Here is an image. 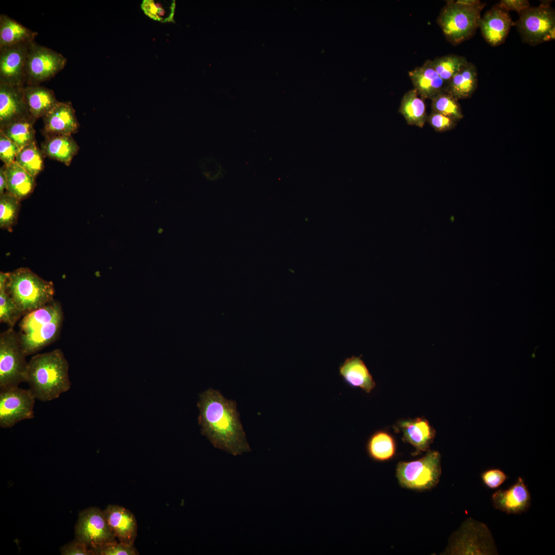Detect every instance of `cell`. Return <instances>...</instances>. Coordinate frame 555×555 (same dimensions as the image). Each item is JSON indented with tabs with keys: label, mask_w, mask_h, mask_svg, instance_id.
<instances>
[{
	"label": "cell",
	"mask_w": 555,
	"mask_h": 555,
	"mask_svg": "<svg viewBox=\"0 0 555 555\" xmlns=\"http://www.w3.org/2000/svg\"><path fill=\"white\" fill-rule=\"evenodd\" d=\"M20 149L0 131V159L8 165L15 162Z\"/></svg>",
	"instance_id": "obj_37"
},
{
	"label": "cell",
	"mask_w": 555,
	"mask_h": 555,
	"mask_svg": "<svg viewBox=\"0 0 555 555\" xmlns=\"http://www.w3.org/2000/svg\"><path fill=\"white\" fill-rule=\"evenodd\" d=\"M5 288L24 316L54 300L53 283L41 278L28 268L9 272Z\"/></svg>",
	"instance_id": "obj_4"
},
{
	"label": "cell",
	"mask_w": 555,
	"mask_h": 555,
	"mask_svg": "<svg viewBox=\"0 0 555 555\" xmlns=\"http://www.w3.org/2000/svg\"><path fill=\"white\" fill-rule=\"evenodd\" d=\"M64 319L62 305L55 300L23 317L18 333L25 355H33L59 337Z\"/></svg>",
	"instance_id": "obj_3"
},
{
	"label": "cell",
	"mask_w": 555,
	"mask_h": 555,
	"mask_svg": "<svg viewBox=\"0 0 555 555\" xmlns=\"http://www.w3.org/2000/svg\"><path fill=\"white\" fill-rule=\"evenodd\" d=\"M5 288L6 286H0V321L9 328H13L24 315Z\"/></svg>",
	"instance_id": "obj_35"
},
{
	"label": "cell",
	"mask_w": 555,
	"mask_h": 555,
	"mask_svg": "<svg viewBox=\"0 0 555 555\" xmlns=\"http://www.w3.org/2000/svg\"><path fill=\"white\" fill-rule=\"evenodd\" d=\"M7 192L20 200L27 198L33 191L35 178L16 162L6 165Z\"/></svg>",
	"instance_id": "obj_26"
},
{
	"label": "cell",
	"mask_w": 555,
	"mask_h": 555,
	"mask_svg": "<svg viewBox=\"0 0 555 555\" xmlns=\"http://www.w3.org/2000/svg\"><path fill=\"white\" fill-rule=\"evenodd\" d=\"M456 1L460 4L469 6H476L482 4V2L478 0H457Z\"/></svg>",
	"instance_id": "obj_43"
},
{
	"label": "cell",
	"mask_w": 555,
	"mask_h": 555,
	"mask_svg": "<svg viewBox=\"0 0 555 555\" xmlns=\"http://www.w3.org/2000/svg\"><path fill=\"white\" fill-rule=\"evenodd\" d=\"M414 89L423 99H432L446 90L447 83L433 68L431 60L409 71Z\"/></svg>",
	"instance_id": "obj_19"
},
{
	"label": "cell",
	"mask_w": 555,
	"mask_h": 555,
	"mask_svg": "<svg viewBox=\"0 0 555 555\" xmlns=\"http://www.w3.org/2000/svg\"><path fill=\"white\" fill-rule=\"evenodd\" d=\"M555 39V26L552 27L548 31L547 35L546 36L544 42L553 40Z\"/></svg>",
	"instance_id": "obj_44"
},
{
	"label": "cell",
	"mask_w": 555,
	"mask_h": 555,
	"mask_svg": "<svg viewBox=\"0 0 555 555\" xmlns=\"http://www.w3.org/2000/svg\"><path fill=\"white\" fill-rule=\"evenodd\" d=\"M35 399L29 388L17 386L1 390L0 426L9 428L22 420L33 418Z\"/></svg>",
	"instance_id": "obj_12"
},
{
	"label": "cell",
	"mask_w": 555,
	"mask_h": 555,
	"mask_svg": "<svg viewBox=\"0 0 555 555\" xmlns=\"http://www.w3.org/2000/svg\"><path fill=\"white\" fill-rule=\"evenodd\" d=\"M38 33L7 15H0V48L34 41Z\"/></svg>",
	"instance_id": "obj_25"
},
{
	"label": "cell",
	"mask_w": 555,
	"mask_h": 555,
	"mask_svg": "<svg viewBox=\"0 0 555 555\" xmlns=\"http://www.w3.org/2000/svg\"><path fill=\"white\" fill-rule=\"evenodd\" d=\"M32 42L0 48V83L15 87L25 86V65Z\"/></svg>",
	"instance_id": "obj_13"
},
{
	"label": "cell",
	"mask_w": 555,
	"mask_h": 555,
	"mask_svg": "<svg viewBox=\"0 0 555 555\" xmlns=\"http://www.w3.org/2000/svg\"><path fill=\"white\" fill-rule=\"evenodd\" d=\"M103 511L118 541L134 544L138 529L135 515L127 509L118 505H109Z\"/></svg>",
	"instance_id": "obj_18"
},
{
	"label": "cell",
	"mask_w": 555,
	"mask_h": 555,
	"mask_svg": "<svg viewBox=\"0 0 555 555\" xmlns=\"http://www.w3.org/2000/svg\"><path fill=\"white\" fill-rule=\"evenodd\" d=\"M516 22L522 41L530 45L544 42L549 30L555 26V12L550 3L529 7L519 14Z\"/></svg>",
	"instance_id": "obj_11"
},
{
	"label": "cell",
	"mask_w": 555,
	"mask_h": 555,
	"mask_svg": "<svg viewBox=\"0 0 555 555\" xmlns=\"http://www.w3.org/2000/svg\"><path fill=\"white\" fill-rule=\"evenodd\" d=\"M432 65L447 84L450 79L469 62L460 55L449 54L431 60Z\"/></svg>",
	"instance_id": "obj_31"
},
{
	"label": "cell",
	"mask_w": 555,
	"mask_h": 555,
	"mask_svg": "<svg viewBox=\"0 0 555 555\" xmlns=\"http://www.w3.org/2000/svg\"><path fill=\"white\" fill-rule=\"evenodd\" d=\"M197 406L201 434L215 448L234 456L251 451L235 401L210 388L199 395Z\"/></svg>",
	"instance_id": "obj_1"
},
{
	"label": "cell",
	"mask_w": 555,
	"mask_h": 555,
	"mask_svg": "<svg viewBox=\"0 0 555 555\" xmlns=\"http://www.w3.org/2000/svg\"><path fill=\"white\" fill-rule=\"evenodd\" d=\"M476 66L468 63L448 82L446 91L458 100L470 98L477 86Z\"/></svg>",
	"instance_id": "obj_24"
},
{
	"label": "cell",
	"mask_w": 555,
	"mask_h": 555,
	"mask_svg": "<svg viewBox=\"0 0 555 555\" xmlns=\"http://www.w3.org/2000/svg\"><path fill=\"white\" fill-rule=\"evenodd\" d=\"M36 121L31 118H26L14 121L0 131L21 149L35 141V131L33 124Z\"/></svg>",
	"instance_id": "obj_29"
},
{
	"label": "cell",
	"mask_w": 555,
	"mask_h": 555,
	"mask_svg": "<svg viewBox=\"0 0 555 555\" xmlns=\"http://www.w3.org/2000/svg\"><path fill=\"white\" fill-rule=\"evenodd\" d=\"M496 6L508 12L515 11L520 14L530 7V3L527 0H502Z\"/></svg>",
	"instance_id": "obj_41"
},
{
	"label": "cell",
	"mask_w": 555,
	"mask_h": 555,
	"mask_svg": "<svg viewBox=\"0 0 555 555\" xmlns=\"http://www.w3.org/2000/svg\"><path fill=\"white\" fill-rule=\"evenodd\" d=\"M7 180L6 175V165L0 168V194L7 191Z\"/></svg>",
	"instance_id": "obj_42"
},
{
	"label": "cell",
	"mask_w": 555,
	"mask_h": 555,
	"mask_svg": "<svg viewBox=\"0 0 555 555\" xmlns=\"http://www.w3.org/2000/svg\"><path fill=\"white\" fill-rule=\"evenodd\" d=\"M485 4L469 6L456 1H447L437 18V23L447 40L459 44L473 36L478 27Z\"/></svg>",
	"instance_id": "obj_5"
},
{
	"label": "cell",
	"mask_w": 555,
	"mask_h": 555,
	"mask_svg": "<svg viewBox=\"0 0 555 555\" xmlns=\"http://www.w3.org/2000/svg\"><path fill=\"white\" fill-rule=\"evenodd\" d=\"M397 426L403 440L414 446L417 453L427 450L435 436L434 429L424 418L400 421Z\"/></svg>",
	"instance_id": "obj_21"
},
{
	"label": "cell",
	"mask_w": 555,
	"mask_h": 555,
	"mask_svg": "<svg viewBox=\"0 0 555 555\" xmlns=\"http://www.w3.org/2000/svg\"><path fill=\"white\" fill-rule=\"evenodd\" d=\"M424 100L414 89L404 95L399 111L408 124L420 128L424 126L428 118Z\"/></svg>",
	"instance_id": "obj_27"
},
{
	"label": "cell",
	"mask_w": 555,
	"mask_h": 555,
	"mask_svg": "<svg viewBox=\"0 0 555 555\" xmlns=\"http://www.w3.org/2000/svg\"><path fill=\"white\" fill-rule=\"evenodd\" d=\"M339 374L348 386L360 388L367 394L376 386L361 356H352L345 359L339 367Z\"/></svg>",
	"instance_id": "obj_20"
},
{
	"label": "cell",
	"mask_w": 555,
	"mask_h": 555,
	"mask_svg": "<svg viewBox=\"0 0 555 555\" xmlns=\"http://www.w3.org/2000/svg\"><path fill=\"white\" fill-rule=\"evenodd\" d=\"M60 551L62 555H93L91 549L76 539L62 546Z\"/></svg>",
	"instance_id": "obj_40"
},
{
	"label": "cell",
	"mask_w": 555,
	"mask_h": 555,
	"mask_svg": "<svg viewBox=\"0 0 555 555\" xmlns=\"http://www.w3.org/2000/svg\"><path fill=\"white\" fill-rule=\"evenodd\" d=\"M431 100L432 111L450 117L457 121L464 117L458 100L446 91Z\"/></svg>",
	"instance_id": "obj_34"
},
{
	"label": "cell",
	"mask_w": 555,
	"mask_h": 555,
	"mask_svg": "<svg viewBox=\"0 0 555 555\" xmlns=\"http://www.w3.org/2000/svg\"><path fill=\"white\" fill-rule=\"evenodd\" d=\"M67 63L62 54L33 41L25 65V85H38L61 71Z\"/></svg>",
	"instance_id": "obj_9"
},
{
	"label": "cell",
	"mask_w": 555,
	"mask_h": 555,
	"mask_svg": "<svg viewBox=\"0 0 555 555\" xmlns=\"http://www.w3.org/2000/svg\"><path fill=\"white\" fill-rule=\"evenodd\" d=\"M23 95L28 113L35 121L43 118L59 102L51 89L40 85H25Z\"/></svg>",
	"instance_id": "obj_22"
},
{
	"label": "cell",
	"mask_w": 555,
	"mask_h": 555,
	"mask_svg": "<svg viewBox=\"0 0 555 555\" xmlns=\"http://www.w3.org/2000/svg\"><path fill=\"white\" fill-rule=\"evenodd\" d=\"M43 155L34 141L20 150L15 162L35 178L44 169Z\"/></svg>",
	"instance_id": "obj_30"
},
{
	"label": "cell",
	"mask_w": 555,
	"mask_h": 555,
	"mask_svg": "<svg viewBox=\"0 0 555 555\" xmlns=\"http://www.w3.org/2000/svg\"><path fill=\"white\" fill-rule=\"evenodd\" d=\"M68 369L61 349L37 354L28 362L25 382L36 399L51 401L70 388Z\"/></svg>",
	"instance_id": "obj_2"
},
{
	"label": "cell",
	"mask_w": 555,
	"mask_h": 555,
	"mask_svg": "<svg viewBox=\"0 0 555 555\" xmlns=\"http://www.w3.org/2000/svg\"><path fill=\"white\" fill-rule=\"evenodd\" d=\"M80 149L71 135L46 136L41 144L44 155L68 166Z\"/></svg>",
	"instance_id": "obj_23"
},
{
	"label": "cell",
	"mask_w": 555,
	"mask_h": 555,
	"mask_svg": "<svg viewBox=\"0 0 555 555\" xmlns=\"http://www.w3.org/2000/svg\"><path fill=\"white\" fill-rule=\"evenodd\" d=\"M24 87L0 83V129L18 120L32 118L24 101Z\"/></svg>",
	"instance_id": "obj_17"
},
{
	"label": "cell",
	"mask_w": 555,
	"mask_h": 555,
	"mask_svg": "<svg viewBox=\"0 0 555 555\" xmlns=\"http://www.w3.org/2000/svg\"><path fill=\"white\" fill-rule=\"evenodd\" d=\"M93 555H137L138 551L134 545H128L119 541L107 543L99 547L91 549Z\"/></svg>",
	"instance_id": "obj_36"
},
{
	"label": "cell",
	"mask_w": 555,
	"mask_h": 555,
	"mask_svg": "<svg viewBox=\"0 0 555 555\" xmlns=\"http://www.w3.org/2000/svg\"><path fill=\"white\" fill-rule=\"evenodd\" d=\"M45 136L71 135L79 130V123L70 102H59L43 118Z\"/></svg>",
	"instance_id": "obj_16"
},
{
	"label": "cell",
	"mask_w": 555,
	"mask_h": 555,
	"mask_svg": "<svg viewBox=\"0 0 555 555\" xmlns=\"http://www.w3.org/2000/svg\"><path fill=\"white\" fill-rule=\"evenodd\" d=\"M441 473L440 454L437 451L429 450L417 460L400 461L396 467V477L401 486L415 490L434 487Z\"/></svg>",
	"instance_id": "obj_6"
},
{
	"label": "cell",
	"mask_w": 555,
	"mask_h": 555,
	"mask_svg": "<svg viewBox=\"0 0 555 555\" xmlns=\"http://www.w3.org/2000/svg\"><path fill=\"white\" fill-rule=\"evenodd\" d=\"M493 507L509 514L527 511L531 505V496L524 479L519 477L507 489H500L491 496Z\"/></svg>",
	"instance_id": "obj_14"
},
{
	"label": "cell",
	"mask_w": 555,
	"mask_h": 555,
	"mask_svg": "<svg viewBox=\"0 0 555 555\" xmlns=\"http://www.w3.org/2000/svg\"><path fill=\"white\" fill-rule=\"evenodd\" d=\"M18 333L9 328L0 334V389L18 386L25 382L28 362Z\"/></svg>",
	"instance_id": "obj_7"
},
{
	"label": "cell",
	"mask_w": 555,
	"mask_h": 555,
	"mask_svg": "<svg viewBox=\"0 0 555 555\" xmlns=\"http://www.w3.org/2000/svg\"><path fill=\"white\" fill-rule=\"evenodd\" d=\"M480 476L486 486L493 489L499 487L507 479V474L502 470L496 468L484 471Z\"/></svg>",
	"instance_id": "obj_39"
},
{
	"label": "cell",
	"mask_w": 555,
	"mask_h": 555,
	"mask_svg": "<svg viewBox=\"0 0 555 555\" xmlns=\"http://www.w3.org/2000/svg\"><path fill=\"white\" fill-rule=\"evenodd\" d=\"M75 539L89 549L117 541L99 508L91 507L80 511L75 528Z\"/></svg>",
	"instance_id": "obj_10"
},
{
	"label": "cell",
	"mask_w": 555,
	"mask_h": 555,
	"mask_svg": "<svg viewBox=\"0 0 555 555\" xmlns=\"http://www.w3.org/2000/svg\"><path fill=\"white\" fill-rule=\"evenodd\" d=\"M513 24L509 12L496 5L480 17L478 27L487 42L495 47L504 42Z\"/></svg>",
	"instance_id": "obj_15"
},
{
	"label": "cell",
	"mask_w": 555,
	"mask_h": 555,
	"mask_svg": "<svg viewBox=\"0 0 555 555\" xmlns=\"http://www.w3.org/2000/svg\"><path fill=\"white\" fill-rule=\"evenodd\" d=\"M366 448L369 457L376 461H385L392 458L396 449L394 439L384 431L374 432L368 438Z\"/></svg>",
	"instance_id": "obj_28"
},
{
	"label": "cell",
	"mask_w": 555,
	"mask_h": 555,
	"mask_svg": "<svg viewBox=\"0 0 555 555\" xmlns=\"http://www.w3.org/2000/svg\"><path fill=\"white\" fill-rule=\"evenodd\" d=\"M175 1H143L141 7L144 13L150 18L162 23L173 22Z\"/></svg>",
	"instance_id": "obj_32"
},
{
	"label": "cell",
	"mask_w": 555,
	"mask_h": 555,
	"mask_svg": "<svg viewBox=\"0 0 555 555\" xmlns=\"http://www.w3.org/2000/svg\"><path fill=\"white\" fill-rule=\"evenodd\" d=\"M445 552L450 554H497L487 526L472 518L467 519L453 534Z\"/></svg>",
	"instance_id": "obj_8"
},
{
	"label": "cell",
	"mask_w": 555,
	"mask_h": 555,
	"mask_svg": "<svg viewBox=\"0 0 555 555\" xmlns=\"http://www.w3.org/2000/svg\"><path fill=\"white\" fill-rule=\"evenodd\" d=\"M427 122L436 131L443 132L454 128L457 121L450 117L432 111L428 116Z\"/></svg>",
	"instance_id": "obj_38"
},
{
	"label": "cell",
	"mask_w": 555,
	"mask_h": 555,
	"mask_svg": "<svg viewBox=\"0 0 555 555\" xmlns=\"http://www.w3.org/2000/svg\"><path fill=\"white\" fill-rule=\"evenodd\" d=\"M20 201L8 192L0 194V227L10 230L16 222Z\"/></svg>",
	"instance_id": "obj_33"
}]
</instances>
